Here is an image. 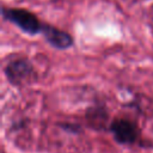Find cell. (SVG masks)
<instances>
[{
	"mask_svg": "<svg viewBox=\"0 0 153 153\" xmlns=\"http://www.w3.org/2000/svg\"><path fill=\"white\" fill-rule=\"evenodd\" d=\"M1 14L5 20L12 23L17 27H19L23 32H25L30 36H35L38 32H41V30H42L43 23L39 20V18L35 13H32L25 8L2 6Z\"/></svg>",
	"mask_w": 153,
	"mask_h": 153,
	"instance_id": "obj_1",
	"label": "cell"
},
{
	"mask_svg": "<svg viewBox=\"0 0 153 153\" xmlns=\"http://www.w3.org/2000/svg\"><path fill=\"white\" fill-rule=\"evenodd\" d=\"M4 74L7 81L13 86H20L35 75V68L30 60L25 57H18L7 62L4 68Z\"/></svg>",
	"mask_w": 153,
	"mask_h": 153,
	"instance_id": "obj_2",
	"label": "cell"
},
{
	"mask_svg": "<svg viewBox=\"0 0 153 153\" xmlns=\"http://www.w3.org/2000/svg\"><path fill=\"white\" fill-rule=\"evenodd\" d=\"M109 130L112 134L114 140L120 145H134L140 137L139 126L129 118H115L111 121Z\"/></svg>",
	"mask_w": 153,
	"mask_h": 153,
	"instance_id": "obj_3",
	"label": "cell"
},
{
	"mask_svg": "<svg viewBox=\"0 0 153 153\" xmlns=\"http://www.w3.org/2000/svg\"><path fill=\"white\" fill-rule=\"evenodd\" d=\"M41 33L44 37L45 42L57 50H67L74 45V38L71 36V33L51 24L43 23Z\"/></svg>",
	"mask_w": 153,
	"mask_h": 153,
	"instance_id": "obj_4",
	"label": "cell"
},
{
	"mask_svg": "<svg viewBox=\"0 0 153 153\" xmlns=\"http://www.w3.org/2000/svg\"><path fill=\"white\" fill-rule=\"evenodd\" d=\"M108 110L104 106H92L88 108L86 111V120L88 122V124L96 129V130H100L102 128H104V126L106 124L108 121Z\"/></svg>",
	"mask_w": 153,
	"mask_h": 153,
	"instance_id": "obj_5",
	"label": "cell"
},
{
	"mask_svg": "<svg viewBox=\"0 0 153 153\" xmlns=\"http://www.w3.org/2000/svg\"><path fill=\"white\" fill-rule=\"evenodd\" d=\"M60 128L63 130V131H67L69 134H74V135H78L80 133H82V127L78 123H72V122H65V123H60L59 124Z\"/></svg>",
	"mask_w": 153,
	"mask_h": 153,
	"instance_id": "obj_6",
	"label": "cell"
}]
</instances>
